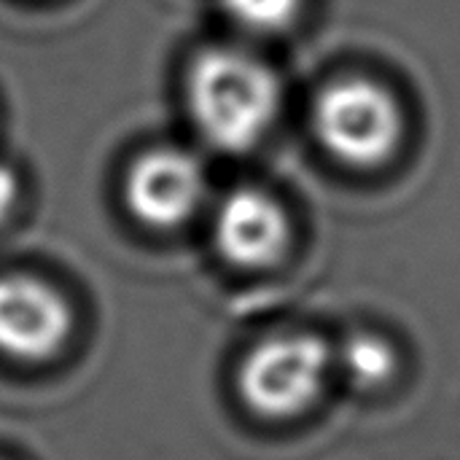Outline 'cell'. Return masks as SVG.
<instances>
[{
    "label": "cell",
    "instance_id": "3",
    "mask_svg": "<svg viewBox=\"0 0 460 460\" xmlns=\"http://www.w3.org/2000/svg\"><path fill=\"white\" fill-rule=\"evenodd\" d=\"M332 350L313 334H283L256 345L237 375L240 396L264 418H291L323 391Z\"/></svg>",
    "mask_w": 460,
    "mask_h": 460
},
{
    "label": "cell",
    "instance_id": "9",
    "mask_svg": "<svg viewBox=\"0 0 460 460\" xmlns=\"http://www.w3.org/2000/svg\"><path fill=\"white\" fill-rule=\"evenodd\" d=\"M16 191H19V183H16V175L0 164V221L11 213V208L16 205Z\"/></svg>",
    "mask_w": 460,
    "mask_h": 460
},
{
    "label": "cell",
    "instance_id": "1",
    "mask_svg": "<svg viewBox=\"0 0 460 460\" xmlns=\"http://www.w3.org/2000/svg\"><path fill=\"white\" fill-rule=\"evenodd\" d=\"M189 108L208 143L240 154L275 124L280 84L261 59L234 49H213L191 65Z\"/></svg>",
    "mask_w": 460,
    "mask_h": 460
},
{
    "label": "cell",
    "instance_id": "7",
    "mask_svg": "<svg viewBox=\"0 0 460 460\" xmlns=\"http://www.w3.org/2000/svg\"><path fill=\"white\" fill-rule=\"evenodd\" d=\"M337 364L342 369V375L356 385V388H380L385 385L394 372H396V353L394 348L375 337V334H364L356 332L350 334L340 350H337Z\"/></svg>",
    "mask_w": 460,
    "mask_h": 460
},
{
    "label": "cell",
    "instance_id": "8",
    "mask_svg": "<svg viewBox=\"0 0 460 460\" xmlns=\"http://www.w3.org/2000/svg\"><path fill=\"white\" fill-rule=\"evenodd\" d=\"M226 16L251 32H278L291 24L299 0H221Z\"/></svg>",
    "mask_w": 460,
    "mask_h": 460
},
{
    "label": "cell",
    "instance_id": "6",
    "mask_svg": "<svg viewBox=\"0 0 460 460\" xmlns=\"http://www.w3.org/2000/svg\"><path fill=\"white\" fill-rule=\"evenodd\" d=\"M218 251L240 267H267L283 256L291 226L283 208L259 189L229 191L213 218Z\"/></svg>",
    "mask_w": 460,
    "mask_h": 460
},
{
    "label": "cell",
    "instance_id": "2",
    "mask_svg": "<svg viewBox=\"0 0 460 460\" xmlns=\"http://www.w3.org/2000/svg\"><path fill=\"white\" fill-rule=\"evenodd\" d=\"M315 132L342 162L372 167L402 140V111L388 89L367 78H342L315 102Z\"/></svg>",
    "mask_w": 460,
    "mask_h": 460
},
{
    "label": "cell",
    "instance_id": "5",
    "mask_svg": "<svg viewBox=\"0 0 460 460\" xmlns=\"http://www.w3.org/2000/svg\"><path fill=\"white\" fill-rule=\"evenodd\" d=\"M205 197L202 164L178 148L143 154L127 175V205L148 226H178Z\"/></svg>",
    "mask_w": 460,
    "mask_h": 460
},
{
    "label": "cell",
    "instance_id": "4",
    "mask_svg": "<svg viewBox=\"0 0 460 460\" xmlns=\"http://www.w3.org/2000/svg\"><path fill=\"white\" fill-rule=\"evenodd\" d=\"M73 326L67 302L43 280L0 278V353L19 361L54 356Z\"/></svg>",
    "mask_w": 460,
    "mask_h": 460
}]
</instances>
